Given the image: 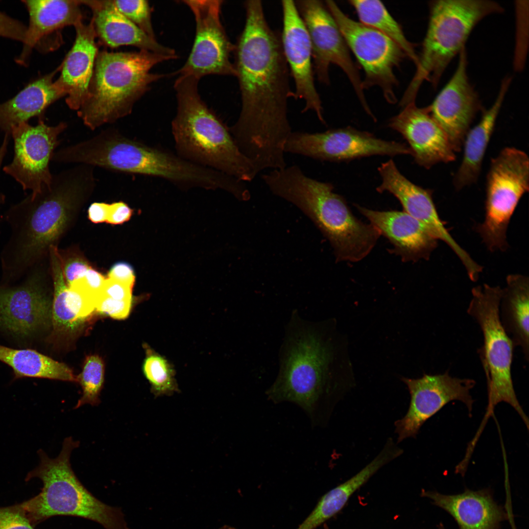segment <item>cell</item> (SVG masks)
I'll use <instances>...</instances> for the list:
<instances>
[{
	"label": "cell",
	"mask_w": 529,
	"mask_h": 529,
	"mask_svg": "<svg viewBox=\"0 0 529 529\" xmlns=\"http://www.w3.org/2000/svg\"><path fill=\"white\" fill-rule=\"evenodd\" d=\"M0 529H34L19 504L0 507Z\"/></svg>",
	"instance_id": "cell-38"
},
{
	"label": "cell",
	"mask_w": 529,
	"mask_h": 529,
	"mask_svg": "<svg viewBox=\"0 0 529 529\" xmlns=\"http://www.w3.org/2000/svg\"><path fill=\"white\" fill-rule=\"evenodd\" d=\"M392 118L388 126L407 141L414 161L426 169L440 163L456 160V155L446 134L431 115L428 106L410 103Z\"/></svg>",
	"instance_id": "cell-21"
},
{
	"label": "cell",
	"mask_w": 529,
	"mask_h": 529,
	"mask_svg": "<svg viewBox=\"0 0 529 529\" xmlns=\"http://www.w3.org/2000/svg\"><path fill=\"white\" fill-rule=\"evenodd\" d=\"M529 278L519 274H509L502 289L499 316L502 326L514 347L522 350L525 360L529 358Z\"/></svg>",
	"instance_id": "cell-31"
},
{
	"label": "cell",
	"mask_w": 529,
	"mask_h": 529,
	"mask_svg": "<svg viewBox=\"0 0 529 529\" xmlns=\"http://www.w3.org/2000/svg\"><path fill=\"white\" fill-rule=\"evenodd\" d=\"M245 19L233 51L241 109L230 131L259 172L287 166L285 145L292 132L288 107L294 93L281 32L271 28L260 0L244 3Z\"/></svg>",
	"instance_id": "cell-1"
},
{
	"label": "cell",
	"mask_w": 529,
	"mask_h": 529,
	"mask_svg": "<svg viewBox=\"0 0 529 529\" xmlns=\"http://www.w3.org/2000/svg\"><path fill=\"white\" fill-rule=\"evenodd\" d=\"M200 80L178 75L174 83L177 109L171 124L176 153L193 164L244 182L258 174L240 151L228 127L202 99Z\"/></svg>",
	"instance_id": "cell-4"
},
{
	"label": "cell",
	"mask_w": 529,
	"mask_h": 529,
	"mask_svg": "<svg viewBox=\"0 0 529 529\" xmlns=\"http://www.w3.org/2000/svg\"><path fill=\"white\" fill-rule=\"evenodd\" d=\"M40 265L20 281L0 284V329L20 340L33 338L48 323L49 300Z\"/></svg>",
	"instance_id": "cell-17"
},
{
	"label": "cell",
	"mask_w": 529,
	"mask_h": 529,
	"mask_svg": "<svg viewBox=\"0 0 529 529\" xmlns=\"http://www.w3.org/2000/svg\"><path fill=\"white\" fill-rule=\"evenodd\" d=\"M26 27L19 21L0 12V36L23 41Z\"/></svg>",
	"instance_id": "cell-40"
},
{
	"label": "cell",
	"mask_w": 529,
	"mask_h": 529,
	"mask_svg": "<svg viewBox=\"0 0 529 529\" xmlns=\"http://www.w3.org/2000/svg\"><path fill=\"white\" fill-rule=\"evenodd\" d=\"M489 0H436L429 3V18L416 71L400 101L403 107L415 103L422 84L436 88L453 58L465 48L474 27L483 19L503 12Z\"/></svg>",
	"instance_id": "cell-7"
},
{
	"label": "cell",
	"mask_w": 529,
	"mask_h": 529,
	"mask_svg": "<svg viewBox=\"0 0 529 529\" xmlns=\"http://www.w3.org/2000/svg\"><path fill=\"white\" fill-rule=\"evenodd\" d=\"M67 125L61 122L54 126L46 124L40 118L35 126L21 122L11 128L14 141V155L12 161L3 170L21 184L23 190L40 192L49 186L52 175L49 162L59 144L58 137Z\"/></svg>",
	"instance_id": "cell-15"
},
{
	"label": "cell",
	"mask_w": 529,
	"mask_h": 529,
	"mask_svg": "<svg viewBox=\"0 0 529 529\" xmlns=\"http://www.w3.org/2000/svg\"><path fill=\"white\" fill-rule=\"evenodd\" d=\"M291 203L316 225L333 248L337 262H357L372 250L381 236L371 224L352 213L332 184L305 178L294 187Z\"/></svg>",
	"instance_id": "cell-8"
},
{
	"label": "cell",
	"mask_w": 529,
	"mask_h": 529,
	"mask_svg": "<svg viewBox=\"0 0 529 529\" xmlns=\"http://www.w3.org/2000/svg\"><path fill=\"white\" fill-rule=\"evenodd\" d=\"M132 289L125 284L107 278L101 293L115 300L133 301Z\"/></svg>",
	"instance_id": "cell-41"
},
{
	"label": "cell",
	"mask_w": 529,
	"mask_h": 529,
	"mask_svg": "<svg viewBox=\"0 0 529 529\" xmlns=\"http://www.w3.org/2000/svg\"><path fill=\"white\" fill-rule=\"evenodd\" d=\"M458 55L455 72L428 106L431 115L444 131L456 152L462 149L477 114L484 109L468 76L465 48Z\"/></svg>",
	"instance_id": "cell-18"
},
{
	"label": "cell",
	"mask_w": 529,
	"mask_h": 529,
	"mask_svg": "<svg viewBox=\"0 0 529 529\" xmlns=\"http://www.w3.org/2000/svg\"><path fill=\"white\" fill-rule=\"evenodd\" d=\"M29 14L22 52L18 59L24 63L43 38L83 20L79 0H24Z\"/></svg>",
	"instance_id": "cell-29"
},
{
	"label": "cell",
	"mask_w": 529,
	"mask_h": 529,
	"mask_svg": "<svg viewBox=\"0 0 529 529\" xmlns=\"http://www.w3.org/2000/svg\"><path fill=\"white\" fill-rule=\"evenodd\" d=\"M332 356L331 344L316 325L293 318L282 347L279 373L267 391L268 398L274 403L296 404L314 426L324 424L338 400L328 375Z\"/></svg>",
	"instance_id": "cell-3"
},
{
	"label": "cell",
	"mask_w": 529,
	"mask_h": 529,
	"mask_svg": "<svg viewBox=\"0 0 529 529\" xmlns=\"http://www.w3.org/2000/svg\"><path fill=\"white\" fill-rule=\"evenodd\" d=\"M401 455V449L392 441L387 440L370 462L347 481L323 495L313 510L296 529H315L335 516L357 490L381 468Z\"/></svg>",
	"instance_id": "cell-28"
},
{
	"label": "cell",
	"mask_w": 529,
	"mask_h": 529,
	"mask_svg": "<svg viewBox=\"0 0 529 529\" xmlns=\"http://www.w3.org/2000/svg\"><path fill=\"white\" fill-rule=\"evenodd\" d=\"M9 139L10 136L8 134H5L2 143L0 146V168L7 152ZM1 200V196L0 195V202Z\"/></svg>",
	"instance_id": "cell-46"
},
{
	"label": "cell",
	"mask_w": 529,
	"mask_h": 529,
	"mask_svg": "<svg viewBox=\"0 0 529 529\" xmlns=\"http://www.w3.org/2000/svg\"><path fill=\"white\" fill-rule=\"evenodd\" d=\"M82 4L92 11L91 21L96 38L109 48L132 46L140 50L173 57L178 56L174 49L160 44L147 35L123 16L116 7L112 0H82Z\"/></svg>",
	"instance_id": "cell-24"
},
{
	"label": "cell",
	"mask_w": 529,
	"mask_h": 529,
	"mask_svg": "<svg viewBox=\"0 0 529 529\" xmlns=\"http://www.w3.org/2000/svg\"><path fill=\"white\" fill-rule=\"evenodd\" d=\"M75 38L60 66V74L54 83L66 96L72 110L77 111L87 96L98 52L92 22L79 21L74 26Z\"/></svg>",
	"instance_id": "cell-23"
},
{
	"label": "cell",
	"mask_w": 529,
	"mask_h": 529,
	"mask_svg": "<svg viewBox=\"0 0 529 529\" xmlns=\"http://www.w3.org/2000/svg\"><path fill=\"white\" fill-rule=\"evenodd\" d=\"M325 3L363 70L364 90L378 87L388 102L395 103L398 81L394 71L407 57L405 53L385 35L350 18L335 1L325 0Z\"/></svg>",
	"instance_id": "cell-11"
},
{
	"label": "cell",
	"mask_w": 529,
	"mask_h": 529,
	"mask_svg": "<svg viewBox=\"0 0 529 529\" xmlns=\"http://www.w3.org/2000/svg\"><path fill=\"white\" fill-rule=\"evenodd\" d=\"M402 380L408 387L410 400L407 413L394 423L398 443L415 438L425 422L451 401L464 404L471 415L474 400L470 391L476 385L474 380L453 377L446 371Z\"/></svg>",
	"instance_id": "cell-16"
},
{
	"label": "cell",
	"mask_w": 529,
	"mask_h": 529,
	"mask_svg": "<svg viewBox=\"0 0 529 529\" xmlns=\"http://www.w3.org/2000/svg\"><path fill=\"white\" fill-rule=\"evenodd\" d=\"M294 1L310 38L313 71L317 80L328 85L330 66L334 64L339 67L349 80L363 109L371 115L358 67L325 3L318 0Z\"/></svg>",
	"instance_id": "cell-12"
},
{
	"label": "cell",
	"mask_w": 529,
	"mask_h": 529,
	"mask_svg": "<svg viewBox=\"0 0 529 529\" xmlns=\"http://www.w3.org/2000/svg\"><path fill=\"white\" fill-rule=\"evenodd\" d=\"M176 59L144 50L98 51L87 96L77 111L78 117L95 130L129 115L151 84L166 76L152 73L151 69Z\"/></svg>",
	"instance_id": "cell-5"
},
{
	"label": "cell",
	"mask_w": 529,
	"mask_h": 529,
	"mask_svg": "<svg viewBox=\"0 0 529 529\" xmlns=\"http://www.w3.org/2000/svg\"><path fill=\"white\" fill-rule=\"evenodd\" d=\"M355 207L393 246L388 251L403 262L428 260L438 245L427 227L404 211H379Z\"/></svg>",
	"instance_id": "cell-22"
},
{
	"label": "cell",
	"mask_w": 529,
	"mask_h": 529,
	"mask_svg": "<svg viewBox=\"0 0 529 529\" xmlns=\"http://www.w3.org/2000/svg\"><path fill=\"white\" fill-rule=\"evenodd\" d=\"M324 528V529H329V528H328V527L326 525V526L325 525Z\"/></svg>",
	"instance_id": "cell-48"
},
{
	"label": "cell",
	"mask_w": 529,
	"mask_h": 529,
	"mask_svg": "<svg viewBox=\"0 0 529 529\" xmlns=\"http://www.w3.org/2000/svg\"><path fill=\"white\" fill-rule=\"evenodd\" d=\"M192 12L195 34L192 50L184 65L173 74L200 80L209 75L235 76L230 55L235 49L221 21V0L182 1Z\"/></svg>",
	"instance_id": "cell-13"
},
{
	"label": "cell",
	"mask_w": 529,
	"mask_h": 529,
	"mask_svg": "<svg viewBox=\"0 0 529 529\" xmlns=\"http://www.w3.org/2000/svg\"><path fill=\"white\" fill-rule=\"evenodd\" d=\"M82 279L87 287L98 295L101 292L106 280L103 275L91 267Z\"/></svg>",
	"instance_id": "cell-44"
},
{
	"label": "cell",
	"mask_w": 529,
	"mask_h": 529,
	"mask_svg": "<svg viewBox=\"0 0 529 529\" xmlns=\"http://www.w3.org/2000/svg\"><path fill=\"white\" fill-rule=\"evenodd\" d=\"M55 70L25 87L16 96L0 104V130L10 133L11 128L40 116L53 102L65 96L53 81Z\"/></svg>",
	"instance_id": "cell-30"
},
{
	"label": "cell",
	"mask_w": 529,
	"mask_h": 529,
	"mask_svg": "<svg viewBox=\"0 0 529 529\" xmlns=\"http://www.w3.org/2000/svg\"><path fill=\"white\" fill-rule=\"evenodd\" d=\"M49 255L54 289L51 308L54 328L74 329L96 309L98 295L87 287L82 278L67 286L57 247H51Z\"/></svg>",
	"instance_id": "cell-26"
},
{
	"label": "cell",
	"mask_w": 529,
	"mask_h": 529,
	"mask_svg": "<svg viewBox=\"0 0 529 529\" xmlns=\"http://www.w3.org/2000/svg\"><path fill=\"white\" fill-rule=\"evenodd\" d=\"M421 496L449 513L460 529H500L507 519L505 509L494 500L489 489L465 490L456 495H444L423 490Z\"/></svg>",
	"instance_id": "cell-25"
},
{
	"label": "cell",
	"mask_w": 529,
	"mask_h": 529,
	"mask_svg": "<svg viewBox=\"0 0 529 529\" xmlns=\"http://www.w3.org/2000/svg\"><path fill=\"white\" fill-rule=\"evenodd\" d=\"M359 22L385 35L396 43L407 57L417 65L418 55L415 45L407 38L400 24L391 16L385 6L377 0H351Z\"/></svg>",
	"instance_id": "cell-33"
},
{
	"label": "cell",
	"mask_w": 529,
	"mask_h": 529,
	"mask_svg": "<svg viewBox=\"0 0 529 529\" xmlns=\"http://www.w3.org/2000/svg\"><path fill=\"white\" fill-rule=\"evenodd\" d=\"M281 5V42L289 74L295 84L293 97L305 102L302 113L313 112L325 124L322 102L315 85L312 47L307 30L294 1L283 0Z\"/></svg>",
	"instance_id": "cell-19"
},
{
	"label": "cell",
	"mask_w": 529,
	"mask_h": 529,
	"mask_svg": "<svg viewBox=\"0 0 529 529\" xmlns=\"http://www.w3.org/2000/svg\"><path fill=\"white\" fill-rule=\"evenodd\" d=\"M502 289L487 284L474 287L467 312L479 325L483 344L478 349L485 374L488 404L484 419L500 402L510 405L528 428L529 419L517 398L511 376L514 347L501 323L499 305Z\"/></svg>",
	"instance_id": "cell-9"
},
{
	"label": "cell",
	"mask_w": 529,
	"mask_h": 529,
	"mask_svg": "<svg viewBox=\"0 0 529 529\" xmlns=\"http://www.w3.org/2000/svg\"><path fill=\"white\" fill-rule=\"evenodd\" d=\"M219 529H237L231 527H230V526H224L222 527H221V528H220Z\"/></svg>",
	"instance_id": "cell-47"
},
{
	"label": "cell",
	"mask_w": 529,
	"mask_h": 529,
	"mask_svg": "<svg viewBox=\"0 0 529 529\" xmlns=\"http://www.w3.org/2000/svg\"><path fill=\"white\" fill-rule=\"evenodd\" d=\"M511 81L510 77L502 81L493 104L488 109H483L479 122L470 128L465 137L462 147L463 149L462 161L453 178V185L457 191L478 180L486 149Z\"/></svg>",
	"instance_id": "cell-27"
},
{
	"label": "cell",
	"mask_w": 529,
	"mask_h": 529,
	"mask_svg": "<svg viewBox=\"0 0 529 529\" xmlns=\"http://www.w3.org/2000/svg\"><path fill=\"white\" fill-rule=\"evenodd\" d=\"M90 267L89 264L81 258L75 257L68 260L64 266H62L64 277L68 286L82 278Z\"/></svg>",
	"instance_id": "cell-39"
},
{
	"label": "cell",
	"mask_w": 529,
	"mask_h": 529,
	"mask_svg": "<svg viewBox=\"0 0 529 529\" xmlns=\"http://www.w3.org/2000/svg\"><path fill=\"white\" fill-rule=\"evenodd\" d=\"M96 184L93 167L78 164L52 175L49 186L8 209L10 234L0 254V284L17 283L40 265Z\"/></svg>",
	"instance_id": "cell-2"
},
{
	"label": "cell",
	"mask_w": 529,
	"mask_h": 529,
	"mask_svg": "<svg viewBox=\"0 0 529 529\" xmlns=\"http://www.w3.org/2000/svg\"><path fill=\"white\" fill-rule=\"evenodd\" d=\"M78 445L67 437L55 458L39 450V465L27 474L25 481L39 478L43 486L38 495L19 504L21 507L34 527L53 516H71L95 521L105 529H129L121 509L97 499L74 473L70 456Z\"/></svg>",
	"instance_id": "cell-6"
},
{
	"label": "cell",
	"mask_w": 529,
	"mask_h": 529,
	"mask_svg": "<svg viewBox=\"0 0 529 529\" xmlns=\"http://www.w3.org/2000/svg\"><path fill=\"white\" fill-rule=\"evenodd\" d=\"M145 357L142 369L155 397L170 396L179 392L172 365L163 356L145 345Z\"/></svg>",
	"instance_id": "cell-34"
},
{
	"label": "cell",
	"mask_w": 529,
	"mask_h": 529,
	"mask_svg": "<svg viewBox=\"0 0 529 529\" xmlns=\"http://www.w3.org/2000/svg\"><path fill=\"white\" fill-rule=\"evenodd\" d=\"M0 361L13 370L15 379L46 378L77 382L65 364L31 349H15L0 344Z\"/></svg>",
	"instance_id": "cell-32"
},
{
	"label": "cell",
	"mask_w": 529,
	"mask_h": 529,
	"mask_svg": "<svg viewBox=\"0 0 529 529\" xmlns=\"http://www.w3.org/2000/svg\"><path fill=\"white\" fill-rule=\"evenodd\" d=\"M117 9L147 35L156 39L151 21L152 10L145 0H112Z\"/></svg>",
	"instance_id": "cell-36"
},
{
	"label": "cell",
	"mask_w": 529,
	"mask_h": 529,
	"mask_svg": "<svg viewBox=\"0 0 529 529\" xmlns=\"http://www.w3.org/2000/svg\"><path fill=\"white\" fill-rule=\"evenodd\" d=\"M529 189V159L524 151L506 147L492 159L486 176L485 215L476 226L487 249L505 251L511 218Z\"/></svg>",
	"instance_id": "cell-10"
},
{
	"label": "cell",
	"mask_w": 529,
	"mask_h": 529,
	"mask_svg": "<svg viewBox=\"0 0 529 529\" xmlns=\"http://www.w3.org/2000/svg\"><path fill=\"white\" fill-rule=\"evenodd\" d=\"M285 152L337 162L373 155L411 154L405 144L384 140L350 126L322 132L292 131L286 143Z\"/></svg>",
	"instance_id": "cell-14"
},
{
	"label": "cell",
	"mask_w": 529,
	"mask_h": 529,
	"mask_svg": "<svg viewBox=\"0 0 529 529\" xmlns=\"http://www.w3.org/2000/svg\"><path fill=\"white\" fill-rule=\"evenodd\" d=\"M133 210L126 203L118 201L109 204L106 222L113 225L122 224L130 219Z\"/></svg>",
	"instance_id": "cell-43"
},
{
	"label": "cell",
	"mask_w": 529,
	"mask_h": 529,
	"mask_svg": "<svg viewBox=\"0 0 529 529\" xmlns=\"http://www.w3.org/2000/svg\"><path fill=\"white\" fill-rule=\"evenodd\" d=\"M109 204L104 202H94L88 210L89 219L93 223H100L106 222Z\"/></svg>",
	"instance_id": "cell-45"
},
{
	"label": "cell",
	"mask_w": 529,
	"mask_h": 529,
	"mask_svg": "<svg viewBox=\"0 0 529 529\" xmlns=\"http://www.w3.org/2000/svg\"><path fill=\"white\" fill-rule=\"evenodd\" d=\"M77 382L82 386V395L75 409L85 404H99V394L104 382V364L99 356L92 355L87 358Z\"/></svg>",
	"instance_id": "cell-35"
},
{
	"label": "cell",
	"mask_w": 529,
	"mask_h": 529,
	"mask_svg": "<svg viewBox=\"0 0 529 529\" xmlns=\"http://www.w3.org/2000/svg\"><path fill=\"white\" fill-rule=\"evenodd\" d=\"M108 278L125 284L133 288L135 276L132 266L125 262L114 264L108 273Z\"/></svg>",
	"instance_id": "cell-42"
},
{
	"label": "cell",
	"mask_w": 529,
	"mask_h": 529,
	"mask_svg": "<svg viewBox=\"0 0 529 529\" xmlns=\"http://www.w3.org/2000/svg\"><path fill=\"white\" fill-rule=\"evenodd\" d=\"M382 183L376 190L393 194L403 206V211L422 223L438 240L445 242L456 254L467 270L475 262L455 240L445 226L433 198V191L419 186L408 179L398 170L392 159L378 168Z\"/></svg>",
	"instance_id": "cell-20"
},
{
	"label": "cell",
	"mask_w": 529,
	"mask_h": 529,
	"mask_svg": "<svg viewBox=\"0 0 529 529\" xmlns=\"http://www.w3.org/2000/svg\"><path fill=\"white\" fill-rule=\"evenodd\" d=\"M132 301L115 300L101 292L97 297L96 309L114 319H122L128 316Z\"/></svg>",
	"instance_id": "cell-37"
}]
</instances>
